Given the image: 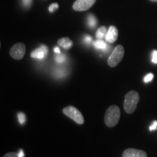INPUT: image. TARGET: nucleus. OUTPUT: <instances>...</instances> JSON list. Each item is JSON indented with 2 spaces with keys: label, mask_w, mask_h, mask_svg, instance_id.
Here are the masks:
<instances>
[{
  "label": "nucleus",
  "mask_w": 157,
  "mask_h": 157,
  "mask_svg": "<svg viewBox=\"0 0 157 157\" xmlns=\"http://www.w3.org/2000/svg\"><path fill=\"white\" fill-rule=\"evenodd\" d=\"M122 157H147V154L138 149L128 148L124 151Z\"/></svg>",
  "instance_id": "6e6552de"
},
{
  "label": "nucleus",
  "mask_w": 157,
  "mask_h": 157,
  "mask_svg": "<svg viewBox=\"0 0 157 157\" xmlns=\"http://www.w3.org/2000/svg\"><path fill=\"white\" fill-rule=\"evenodd\" d=\"M25 54V46L23 43H17L12 47L10 55L15 60H21Z\"/></svg>",
  "instance_id": "39448f33"
},
{
  "label": "nucleus",
  "mask_w": 157,
  "mask_h": 157,
  "mask_svg": "<svg viewBox=\"0 0 157 157\" xmlns=\"http://www.w3.org/2000/svg\"><path fill=\"white\" fill-rule=\"evenodd\" d=\"M151 61L154 63H157V50H154L152 52Z\"/></svg>",
  "instance_id": "a211bd4d"
},
{
  "label": "nucleus",
  "mask_w": 157,
  "mask_h": 157,
  "mask_svg": "<svg viewBox=\"0 0 157 157\" xmlns=\"http://www.w3.org/2000/svg\"><path fill=\"white\" fill-rule=\"evenodd\" d=\"M84 42L86 43V44H90L92 42V37L90 36H88V35H87V36H85V37L84 38Z\"/></svg>",
  "instance_id": "412c9836"
},
{
  "label": "nucleus",
  "mask_w": 157,
  "mask_h": 157,
  "mask_svg": "<svg viewBox=\"0 0 157 157\" xmlns=\"http://www.w3.org/2000/svg\"><path fill=\"white\" fill-rule=\"evenodd\" d=\"M120 109L117 105H111L106 110L104 117V121L107 127H113L116 126L120 119Z\"/></svg>",
  "instance_id": "f257e3e1"
},
{
  "label": "nucleus",
  "mask_w": 157,
  "mask_h": 157,
  "mask_svg": "<svg viewBox=\"0 0 157 157\" xmlns=\"http://www.w3.org/2000/svg\"><path fill=\"white\" fill-rule=\"evenodd\" d=\"M107 28L105 26H101L97 30L96 32V37L98 39H102L103 37H105V35L107 34Z\"/></svg>",
  "instance_id": "ddd939ff"
},
{
  "label": "nucleus",
  "mask_w": 157,
  "mask_h": 157,
  "mask_svg": "<svg viewBox=\"0 0 157 157\" xmlns=\"http://www.w3.org/2000/svg\"><path fill=\"white\" fill-rule=\"evenodd\" d=\"M18 155L21 157H24L25 156V154H24V153H23V151L22 150V149H21V150L19 151Z\"/></svg>",
  "instance_id": "b1692460"
},
{
  "label": "nucleus",
  "mask_w": 157,
  "mask_h": 157,
  "mask_svg": "<svg viewBox=\"0 0 157 157\" xmlns=\"http://www.w3.org/2000/svg\"><path fill=\"white\" fill-rule=\"evenodd\" d=\"M149 129H150V131L156 130L157 129V121H154V122H153L152 125H151L150 127H149Z\"/></svg>",
  "instance_id": "aec40b11"
},
{
  "label": "nucleus",
  "mask_w": 157,
  "mask_h": 157,
  "mask_svg": "<svg viewBox=\"0 0 157 157\" xmlns=\"http://www.w3.org/2000/svg\"><path fill=\"white\" fill-rule=\"evenodd\" d=\"M54 52H56V53H57V54L60 53V48H59L58 47H56V48H54Z\"/></svg>",
  "instance_id": "5701e85b"
},
{
  "label": "nucleus",
  "mask_w": 157,
  "mask_h": 157,
  "mask_svg": "<svg viewBox=\"0 0 157 157\" xmlns=\"http://www.w3.org/2000/svg\"><path fill=\"white\" fill-rule=\"evenodd\" d=\"M105 41L108 42H115L118 38V29L113 25H111L107 31V34L105 35Z\"/></svg>",
  "instance_id": "1a4fd4ad"
},
{
  "label": "nucleus",
  "mask_w": 157,
  "mask_h": 157,
  "mask_svg": "<svg viewBox=\"0 0 157 157\" xmlns=\"http://www.w3.org/2000/svg\"><path fill=\"white\" fill-rule=\"evenodd\" d=\"M48 53V49L45 45H42L39 48L35 49L31 53V57L35 59H39V60H42Z\"/></svg>",
  "instance_id": "0eeeda50"
},
{
  "label": "nucleus",
  "mask_w": 157,
  "mask_h": 157,
  "mask_svg": "<svg viewBox=\"0 0 157 157\" xmlns=\"http://www.w3.org/2000/svg\"><path fill=\"white\" fill-rule=\"evenodd\" d=\"M154 77V74H153L152 73H149L147 74L146 76H145L144 78H143V81H144L145 83H148V82L152 81Z\"/></svg>",
  "instance_id": "dca6fc26"
},
{
  "label": "nucleus",
  "mask_w": 157,
  "mask_h": 157,
  "mask_svg": "<svg viewBox=\"0 0 157 157\" xmlns=\"http://www.w3.org/2000/svg\"><path fill=\"white\" fill-rule=\"evenodd\" d=\"M55 60H56V61L58 63H63L65 60H66V56H65L63 54L56 53V56H55Z\"/></svg>",
  "instance_id": "4468645a"
},
{
  "label": "nucleus",
  "mask_w": 157,
  "mask_h": 157,
  "mask_svg": "<svg viewBox=\"0 0 157 157\" xmlns=\"http://www.w3.org/2000/svg\"><path fill=\"white\" fill-rule=\"evenodd\" d=\"M63 113H64L66 117H69L72 120H74L76 123L78 124H83L84 122V119L83 115L74 106H67L63 109Z\"/></svg>",
  "instance_id": "20e7f679"
},
{
  "label": "nucleus",
  "mask_w": 157,
  "mask_h": 157,
  "mask_svg": "<svg viewBox=\"0 0 157 157\" xmlns=\"http://www.w3.org/2000/svg\"><path fill=\"white\" fill-rule=\"evenodd\" d=\"M151 2H157V0H150Z\"/></svg>",
  "instance_id": "393cba45"
},
{
  "label": "nucleus",
  "mask_w": 157,
  "mask_h": 157,
  "mask_svg": "<svg viewBox=\"0 0 157 157\" xmlns=\"http://www.w3.org/2000/svg\"><path fill=\"white\" fill-rule=\"evenodd\" d=\"M3 157H21V156L18 155V153L10 152V153H7V154H6Z\"/></svg>",
  "instance_id": "6ab92c4d"
},
{
  "label": "nucleus",
  "mask_w": 157,
  "mask_h": 157,
  "mask_svg": "<svg viewBox=\"0 0 157 157\" xmlns=\"http://www.w3.org/2000/svg\"><path fill=\"white\" fill-rule=\"evenodd\" d=\"M87 25L90 28L95 29L98 25V20L96 17L93 14H89L87 15Z\"/></svg>",
  "instance_id": "f8f14e48"
},
{
  "label": "nucleus",
  "mask_w": 157,
  "mask_h": 157,
  "mask_svg": "<svg viewBox=\"0 0 157 157\" xmlns=\"http://www.w3.org/2000/svg\"><path fill=\"white\" fill-rule=\"evenodd\" d=\"M96 0H76L73 5V9L75 11H85L92 7Z\"/></svg>",
  "instance_id": "423d86ee"
},
{
  "label": "nucleus",
  "mask_w": 157,
  "mask_h": 157,
  "mask_svg": "<svg viewBox=\"0 0 157 157\" xmlns=\"http://www.w3.org/2000/svg\"><path fill=\"white\" fill-rule=\"evenodd\" d=\"M140 100V96L137 92L132 91L129 92L126 94L124 101V109L127 113H132L136 109L137 103Z\"/></svg>",
  "instance_id": "f03ea898"
},
{
  "label": "nucleus",
  "mask_w": 157,
  "mask_h": 157,
  "mask_svg": "<svg viewBox=\"0 0 157 157\" xmlns=\"http://www.w3.org/2000/svg\"><path fill=\"white\" fill-rule=\"evenodd\" d=\"M124 56V49L122 45H117L110 55L108 59V64L110 67H116L120 63Z\"/></svg>",
  "instance_id": "7ed1b4c3"
},
{
  "label": "nucleus",
  "mask_w": 157,
  "mask_h": 157,
  "mask_svg": "<svg viewBox=\"0 0 157 157\" xmlns=\"http://www.w3.org/2000/svg\"><path fill=\"white\" fill-rule=\"evenodd\" d=\"M58 44L59 46L62 47L63 48L66 49V50H68L73 45V42L68 37H63V38L58 39Z\"/></svg>",
  "instance_id": "9d476101"
},
{
  "label": "nucleus",
  "mask_w": 157,
  "mask_h": 157,
  "mask_svg": "<svg viewBox=\"0 0 157 157\" xmlns=\"http://www.w3.org/2000/svg\"><path fill=\"white\" fill-rule=\"evenodd\" d=\"M17 119L21 124H24L26 121V117H25V113L23 112H19L17 113Z\"/></svg>",
  "instance_id": "2eb2a0df"
},
{
  "label": "nucleus",
  "mask_w": 157,
  "mask_h": 157,
  "mask_svg": "<svg viewBox=\"0 0 157 157\" xmlns=\"http://www.w3.org/2000/svg\"><path fill=\"white\" fill-rule=\"evenodd\" d=\"M32 3V0H23V4L25 7H29Z\"/></svg>",
  "instance_id": "4be33fe9"
},
{
  "label": "nucleus",
  "mask_w": 157,
  "mask_h": 157,
  "mask_svg": "<svg viewBox=\"0 0 157 157\" xmlns=\"http://www.w3.org/2000/svg\"><path fill=\"white\" fill-rule=\"evenodd\" d=\"M93 45L96 49L103 51H106L108 48H109V46H108L106 43L102 40V39H98V40L95 41L93 42Z\"/></svg>",
  "instance_id": "9b49d317"
},
{
  "label": "nucleus",
  "mask_w": 157,
  "mask_h": 157,
  "mask_svg": "<svg viewBox=\"0 0 157 157\" xmlns=\"http://www.w3.org/2000/svg\"><path fill=\"white\" fill-rule=\"evenodd\" d=\"M58 7L59 5L58 3H52V5L49 6V11H50V13H53L55 10H56L58 8Z\"/></svg>",
  "instance_id": "f3484780"
}]
</instances>
